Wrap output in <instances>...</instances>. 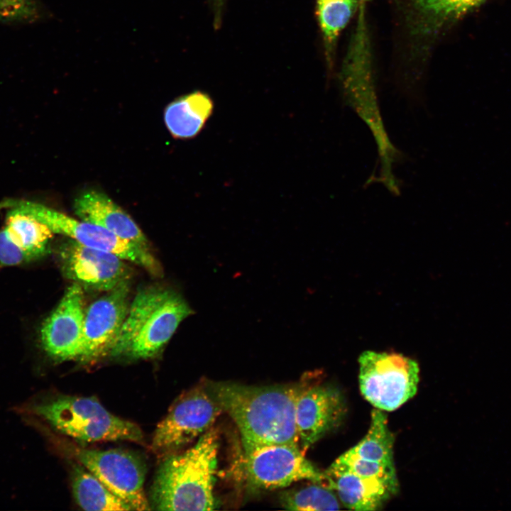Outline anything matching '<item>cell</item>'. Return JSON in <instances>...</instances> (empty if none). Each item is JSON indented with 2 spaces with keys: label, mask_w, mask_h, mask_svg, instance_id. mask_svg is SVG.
Returning a JSON list of instances; mask_svg holds the SVG:
<instances>
[{
  "label": "cell",
  "mask_w": 511,
  "mask_h": 511,
  "mask_svg": "<svg viewBox=\"0 0 511 511\" xmlns=\"http://www.w3.org/2000/svg\"><path fill=\"white\" fill-rule=\"evenodd\" d=\"M224 1V0H212V2L215 7L216 13L218 14L217 18H219L221 6H223Z\"/></svg>",
  "instance_id": "d4e9b609"
},
{
  "label": "cell",
  "mask_w": 511,
  "mask_h": 511,
  "mask_svg": "<svg viewBox=\"0 0 511 511\" xmlns=\"http://www.w3.org/2000/svg\"><path fill=\"white\" fill-rule=\"evenodd\" d=\"M77 460L132 510H151L143 485L146 468L141 459L131 452L77 449Z\"/></svg>",
  "instance_id": "9c48e42d"
},
{
  "label": "cell",
  "mask_w": 511,
  "mask_h": 511,
  "mask_svg": "<svg viewBox=\"0 0 511 511\" xmlns=\"http://www.w3.org/2000/svg\"><path fill=\"white\" fill-rule=\"evenodd\" d=\"M326 472L348 471L366 478H377L398 486L395 468L361 458L348 450L338 457Z\"/></svg>",
  "instance_id": "603a6c76"
},
{
  "label": "cell",
  "mask_w": 511,
  "mask_h": 511,
  "mask_svg": "<svg viewBox=\"0 0 511 511\" xmlns=\"http://www.w3.org/2000/svg\"><path fill=\"white\" fill-rule=\"evenodd\" d=\"M224 411L209 381L181 395L155 430L151 446L158 454L172 451L201 436Z\"/></svg>",
  "instance_id": "52a82bcc"
},
{
  "label": "cell",
  "mask_w": 511,
  "mask_h": 511,
  "mask_svg": "<svg viewBox=\"0 0 511 511\" xmlns=\"http://www.w3.org/2000/svg\"><path fill=\"white\" fill-rule=\"evenodd\" d=\"M485 1L407 0L411 32L419 38H432Z\"/></svg>",
  "instance_id": "e0dca14e"
},
{
  "label": "cell",
  "mask_w": 511,
  "mask_h": 511,
  "mask_svg": "<svg viewBox=\"0 0 511 511\" xmlns=\"http://www.w3.org/2000/svg\"><path fill=\"white\" fill-rule=\"evenodd\" d=\"M393 444L394 436L388 428L387 416L375 408L371 412L366 435L348 451L361 458L395 468Z\"/></svg>",
  "instance_id": "ffe728a7"
},
{
  "label": "cell",
  "mask_w": 511,
  "mask_h": 511,
  "mask_svg": "<svg viewBox=\"0 0 511 511\" xmlns=\"http://www.w3.org/2000/svg\"><path fill=\"white\" fill-rule=\"evenodd\" d=\"M303 383L254 386L209 381L214 396L238 428L243 447L298 444L295 406Z\"/></svg>",
  "instance_id": "6da1fadb"
},
{
  "label": "cell",
  "mask_w": 511,
  "mask_h": 511,
  "mask_svg": "<svg viewBox=\"0 0 511 511\" xmlns=\"http://www.w3.org/2000/svg\"><path fill=\"white\" fill-rule=\"evenodd\" d=\"M44 224L18 211H7L0 231V263L13 266L43 256L53 237Z\"/></svg>",
  "instance_id": "5bb4252c"
},
{
  "label": "cell",
  "mask_w": 511,
  "mask_h": 511,
  "mask_svg": "<svg viewBox=\"0 0 511 511\" xmlns=\"http://www.w3.org/2000/svg\"><path fill=\"white\" fill-rule=\"evenodd\" d=\"M71 479L74 497L83 510H132L80 463L73 466Z\"/></svg>",
  "instance_id": "d6986e66"
},
{
  "label": "cell",
  "mask_w": 511,
  "mask_h": 511,
  "mask_svg": "<svg viewBox=\"0 0 511 511\" xmlns=\"http://www.w3.org/2000/svg\"><path fill=\"white\" fill-rule=\"evenodd\" d=\"M40 15L36 0H0V22L30 23L39 18Z\"/></svg>",
  "instance_id": "cb8c5ba5"
},
{
  "label": "cell",
  "mask_w": 511,
  "mask_h": 511,
  "mask_svg": "<svg viewBox=\"0 0 511 511\" xmlns=\"http://www.w3.org/2000/svg\"><path fill=\"white\" fill-rule=\"evenodd\" d=\"M219 434L210 428L182 454L168 456L156 474L151 492V509L214 510Z\"/></svg>",
  "instance_id": "7a4b0ae2"
},
{
  "label": "cell",
  "mask_w": 511,
  "mask_h": 511,
  "mask_svg": "<svg viewBox=\"0 0 511 511\" xmlns=\"http://www.w3.org/2000/svg\"><path fill=\"white\" fill-rule=\"evenodd\" d=\"M59 261L63 275L82 288L106 292L130 278L125 260L73 239L60 248Z\"/></svg>",
  "instance_id": "30bf717a"
},
{
  "label": "cell",
  "mask_w": 511,
  "mask_h": 511,
  "mask_svg": "<svg viewBox=\"0 0 511 511\" xmlns=\"http://www.w3.org/2000/svg\"><path fill=\"white\" fill-rule=\"evenodd\" d=\"M214 106L211 98L200 91L180 97L165 108L166 127L176 138H194L204 128Z\"/></svg>",
  "instance_id": "ac0fdd59"
},
{
  "label": "cell",
  "mask_w": 511,
  "mask_h": 511,
  "mask_svg": "<svg viewBox=\"0 0 511 511\" xmlns=\"http://www.w3.org/2000/svg\"><path fill=\"white\" fill-rule=\"evenodd\" d=\"M243 449L246 475L256 488H285L302 480L329 488L325 473L305 458L299 445L267 444Z\"/></svg>",
  "instance_id": "ba28073f"
},
{
  "label": "cell",
  "mask_w": 511,
  "mask_h": 511,
  "mask_svg": "<svg viewBox=\"0 0 511 511\" xmlns=\"http://www.w3.org/2000/svg\"><path fill=\"white\" fill-rule=\"evenodd\" d=\"M129 292L128 280L106 292L85 309L79 360L91 361L110 353L128 313Z\"/></svg>",
  "instance_id": "4fadbf2b"
},
{
  "label": "cell",
  "mask_w": 511,
  "mask_h": 511,
  "mask_svg": "<svg viewBox=\"0 0 511 511\" xmlns=\"http://www.w3.org/2000/svg\"><path fill=\"white\" fill-rule=\"evenodd\" d=\"M283 508L290 510H336L340 502L332 489L316 483L297 490L282 492L280 497Z\"/></svg>",
  "instance_id": "7402d4cb"
},
{
  "label": "cell",
  "mask_w": 511,
  "mask_h": 511,
  "mask_svg": "<svg viewBox=\"0 0 511 511\" xmlns=\"http://www.w3.org/2000/svg\"><path fill=\"white\" fill-rule=\"evenodd\" d=\"M324 473L329 488L335 490L341 502L351 510H378L398 488L384 480L361 477L348 471Z\"/></svg>",
  "instance_id": "2e32d148"
},
{
  "label": "cell",
  "mask_w": 511,
  "mask_h": 511,
  "mask_svg": "<svg viewBox=\"0 0 511 511\" xmlns=\"http://www.w3.org/2000/svg\"><path fill=\"white\" fill-rule=\"evenodd\" d=\"M359 5V0H317V18L328 61L331 62L339 33L358 11Z\"/></svg>",
  "instance_id": "44dd1931"
},
{
  "label": "cell",
  "mask_w": 511,
  "mask_h": 511,
  "mask_svg": "<svg viewBox=\"0 0 511 511\" xmlns=\"http://www.w3.org/2000/svg\"><path fill=\"white\" fill-rule=\"evenodd\" d=\"M370 1V0H359L360 3H361V2H363V3H365V4H366L367 1Z\"/></svg>",
  "instance_id": "484cf974"
},
{
  "label": "cell",
  "mask_w": 511,
  "mask_h": 511,
  "mask_svg": "<svg viewBox=\"0 0 511 511\" xmlns=\"http://www.w3.org/2000/svg\"><path fill=\"white\" fill-rule=\"evenodd\" d=\"M346 413V400L338 388L326 383H304L295 406L300 448L305 452L337 427Z\"/></svg>",
  "instance_id": "7c38bea8"
},
{
  "label": "cell",
  "mask_w": 511,
  "mask_h": 511,
  "mask_svg": "<svg viewBox=\"0 0 511 511\" xmlns=\"http://www.w3.org/2000/svg\"><path fill=\"white\" fill-rule=\"evenodd\" d=\"M74 211L81 220L149 249L147 238L134 220L104 193L92 189L80 194L74 201Z\"/></svg>",
  "instance_id": "9a60e30c"
},
{
  "label": "cell",
  "mask_w": 511,
  "mask_h": 511,
  "mask_svg": "<svg viewBox=\"0 0 511 511\" xmlns=\"http://www.w3.org/2000/svg\"><path fill=\"white\" fill-rule=\"evenodd\" d=\"M30 410L56 430L81 441L143 440L137 424L113 414L92 397H53L33 402Z\"/></svg>",
  "instance_id": "277c9868"
},
{
  "label": "cell",
  "mask_w": 511,
  "mask_h": 511,
  "mask_svg": "<svg viewBox=\"0 0 511 511\" xmlns=\"http://www.w3.org/2000/svg\"><path fill=\"white\" fill-rule=\"evenodd\" d=\"M83 288L72 283L41 326V347L53 360L81 358L86 309Z\"/></svg>",
  "instance_id": "8fae6325"
},
{
  "label": "cell",
  "mask_w": 511,
  "mask_h": 511,
  "mask_svg": "<svg viewBox=\"0 0 511 511\" xmlns=\"http://www.w3.org/2000/svg\"><path fill=\"white\" fill-rule=\"evenodd\" d=\"M0 207L25 214L46 225L53 233L65 235L84 246L116 254L126 261L143 268L153 275L158 276L162 273L158 260L149 249L123 240L99 226L77 220L28 200L6 199L1 202Z\"/></svg>",
  "instance_id": "5b68a950"
},
{
  "label": "cell",
  "mask_w": 511,
  "mask_h": 511,
  "mask_svg": "<svg viewBox=\"0 0 511 511\" xmlns=\"http://www.w3.org/2000/svg\"><path fill=\"white\" fill-rule=\"evenodd\" d=\"M359 387L375 408L393 411L417 392V363L402 354L368 351L358 358Z\"/></svg>",
  "instance_id": "8992f818"
},
{
  "label": "cell",
  "mask_w": 511,
  "mask_h": 511,
  "mask_svg": "<svg viewBox=\"0 0 511 511\" xmlns=\"http://www.w3.org/2000/svg\"><path fill=\"white\" fill-rule=\"evenodd\" d=\"M194 313L177 291L152 286L138 292L110 352L112 356L153 358L170 341L180 323Z\"/></svg>",
  "instance_id": "3957f363"
}]
</instances>
